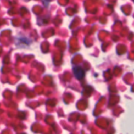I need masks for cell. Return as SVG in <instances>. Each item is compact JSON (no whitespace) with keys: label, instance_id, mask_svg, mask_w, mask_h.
<instances>
[{"label":"cell","instance_id":"obj_1","mask_svg":"<svg viewBox=\"0 0 134 134\" xmlns=\"http://www.w3.org/2000/svg\"><path fill=\"white\" fill-rule=\"evenodd\" d=\"M73 72L76 78L78 80H82L85 76V71L81 67H74L73 69Z\"/></svg>","mask_w":134,"mask_h":134}]
</instances>
